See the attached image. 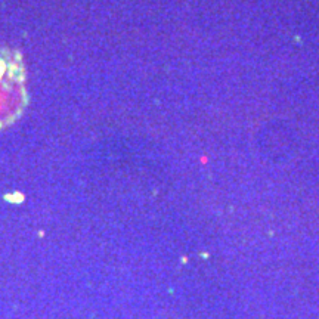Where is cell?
Masks as SVG:
<instances>
[{
    "instance_id": "obj_1",
    "label": "cell",
    "mask_w": 319,
    "mask_h": 319,
    "mask_svg": "<svg viewBox=\"0 0 319 319\" xmlns=\"http://www.w3.org/2000/svg\"><path fill=\"white\" fill-rule=\"evenodd\" d=\"M28 105L25 67L15 49L0 45V129L11 126Z\"/></svg>"
}]
</instances>
